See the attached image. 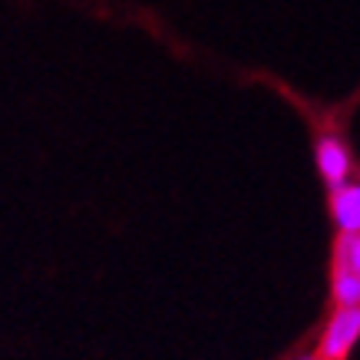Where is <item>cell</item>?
<instances>
[{
	"label": "cell",
	"instance_id": "cell-3",
	"mask_svg": "<svg viewBox=\"0 0 360 360\" xmlns=\"http://www.w3.org/2000/svg\"><path fill=\"white\" fill-rule=\"evenodd\" d=\"M330 212H334V221H338L340 231L357 235V231H360V186H357V182H347V186L334 188Z\"/></svg>",
	"mask_w": 360,
	"mask_h": 360
},
{
	"label": "cell",
	"instance_id": "cell-4",
	"mask_svg": "<svg viewBox=\"0 0 360 360\" xmlns=\"http://www.w3.org/2000/svg\"><path fill=\"white\" fill-rule=\"evenodd\" d=\"M334 271H350L357 274L360 271V235H347L340 231L338 245H334Z\"/></svg>",
	"mask_w": 360,
	"mask_h": 360
},
{
	"label": "cell",
	"instance_id": "cell-5",
	"mask_svg": "<svg viewBox=\"0 0 360 360\" xmlns=\"http://www.w3.org/2000/svg\"><path fill=\"white\" fill-rule=\"evenodd\" d=\"M334 297L340 307H357L360 301V274L334 271Z\"/></svg>",
	"mask_w": 360,
	"mask_h": 360
},
{
	"label": "cell",
	"instance_id": "cell-6",
	"mask_svg": "<svg viewBox=\"0 0 360 360\" xmlns=\"http://www.w3.org/2000/svg\"><path fill=\"white\" fill-rule=\"evenodd\" d=\"M301 360H314V357H301Z\"/></svg>",
	"mask_w": 360,
	"mask_h": 360
},
{
	"label": "cell",
	"instance_id": "cell-1",
	"mask_svg": "<svg viewBox=\"0 0 360 360\" xmlns=\"http://www.w3.org/2000/svg\"><path fill=\"white\" fill-rule=\"evenodd\" d=\"M357 338H360V311L357 307H340L338 314L330 317L314 360H344L354 350Z\"/></svg>",
	"mask_w": 360,
	"mask_h": 360
},
{
	"label": "cell",
	"instance_id": "cell-2",
	"mask_svg": "<svg viewBox=\"0 0 360 360\" xmlns=\"http://www.w3.org/2000/svg\"><path fill=\"white\" fill-rule=\"evenodd\" d=\"M317 169H321V175H324V182H328L330 188L347 186L350 153L338 136H321V139H317Z\"/></svg>",
	"mask_w": 360,
	"mask_h": 360
}]
</instances>
